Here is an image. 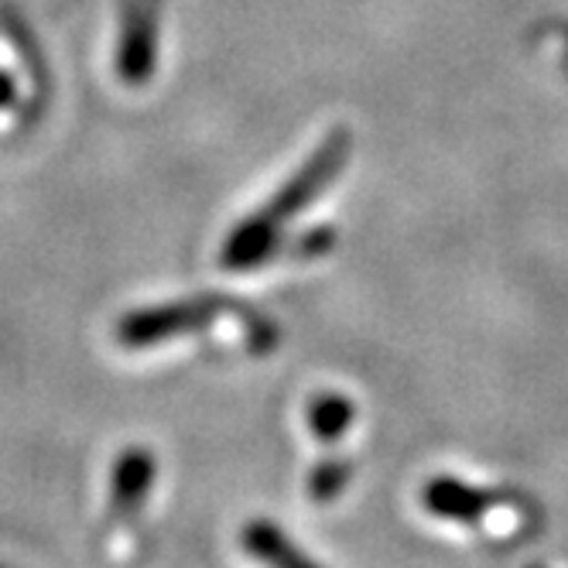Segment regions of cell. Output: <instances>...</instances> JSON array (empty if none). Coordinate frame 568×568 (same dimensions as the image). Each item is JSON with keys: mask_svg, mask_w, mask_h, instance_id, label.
Listing matches in <instances>:
<instances>
[{"mask_svg": "<svg viewBox=\"0 0 568 568\" xmlns=\"http://www.w3.org/2000/svg\"><path fill=\"white\" fill-rule=\"evenodd\" d=\"M422 504L428 514L456 524H476L494 510L490 497L456 476H432L422 490Z\"/></svg>", "mask_w": 568, "mask_h": 568, "instance_id": "obj_5", "label": "cell"}, {"mask_svg": "<svg viewBox=\"0 0 568 568\" xmlns=\"http://www.w3.org/2000/svg\"><path fill=\"white\" fill-rule=\"evenodd\" d=\"M349 476H353V469H349V463L346 459H322L312 473H308V497L315 500V504H333L346 486H349Z\"/></svg>", "mask_w": 568, "mask_h": 568, "instance_id": "obj_8", "label": "cell"}, {"mask_svg": "<svg viewBox=\"0 0 568 568\" xmlns=\"http://www.w3.org/2000/svg\"><path fill=\"white\" fill-rule=\"evenodd\" d=\"M14 103V79L8 72H0V110Z\"/></svg>", "mask_w": 568, "mask_h": 568, "instance_id": "obj_10", "label": "cell"}, {"mask_svg": "<svg viewBox=\"0 0 568 568\" xmlns=\"http://www.w3.org/2000/svg\"><path fill=\"white\" fill-rule=\"evenodd\" d=\"M353 415H356V408H353L349 397L326 390V394H315L312 404H308V428H312V435L318 442L333 445V442H339L349 432Z\"/></svg>", "mask_w": 568, "mask_h": 568, "instance_id": "obj_7", "label": "cell"}, {"mask_svg": "<svg viewBox=\"0 0 568 568\" xmlns=\"http://www.w3.org/2000/svg\"><path fill=\"white\" fill-rule=\"evenodd\" d=\"M230 308V302L199 295V298H179L165 305H151V308H134L116 322V343L124 349H148L158 343H169L189 333L210 329L213 322Z\"/></svg>", "mask_w": 568, "mask_h": 568, "instance_id": "obj_2", "label": "cell"}, {"mask_svg": "<svg viewBox=\"0 0 568 568\" xmlns=\"http://www.w3.org/2000/svg\"><path fill=\"white\" fill-rule=\"evenodd\" d=\"M240 545H243V551H247L251 558H257L264 568H322L308 551H302L288 538V531H284L281 524L264 520V517L243 524Z\"/></svg>", "mask_w": 568, "mask_h": 568, "instance_id": "obj_6", "label": "cell"}, {"mask_svg": "<svg viewBox=\"0 0 568 568\" xmlns=\"http://www.w3.org/2000/svg\"><path fill=\"white\" fill-rule=\"evenodd\" d=\"M120 79L141 87L154 72V18L144 0H120Z\"/></svg>", "mask_w": 568, "mask_h": 568, "instance_id": "obj_3", "label": "cell"}, {"mask_svg": "<svg viewBox=\"0 0 568 568\" xmlns=\"http://www.w3.org/2000/svg\"><path fill=\"white\" fill-rule=\"evenodd\" d=\"M349 151H353L349 131L346 128L333 131L312 151V158L305 161V165L264 202L261 213L236 223V230L230 233V240L220 251V264L226 271L261 267L277 251V240H281L284 226H288L298 213H305L312 202L339 179V172L349 161Z\"/></svg>", "mask_w": 568, "mask_h": 568, "instance_id": "obj_1", "label": "cell"}, {"mask_svg": "<svg viewBox=\"0 0 568 568\" xmlns=\"http://www.w3.org/2000/svg\"><path fill=\"white\" fill-rule=\"evenodd\" d=\"M154 476H158V463L151 449L131 445V449L120 453L110 469V514L116 520H131L134 514H141V507L151 497Z\"/></svg>", "mask_w": 568, "mask_h": 568, "instance_id": "obj_4", "label": "cell"}, {"mask_svg": "<svg viewBox=\"0 0 568 568\" xmlns=\"http://www.w3.org/2000/svg\"><path fill=\"white\" fill-rule=\"evenodd\" d=\"M333 243H336V230H326V226H322V230L305 233V236L295 243V247H292V254H295V257H315V254H326V251L333 247Z\"/></svg>", "mask_w": 568, "mask_h": 568, "instance_id": "obj_9", "label": "cell"}]
</instances>
